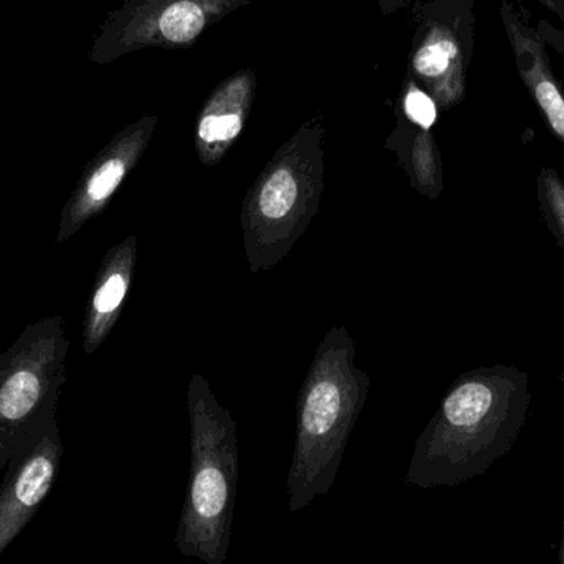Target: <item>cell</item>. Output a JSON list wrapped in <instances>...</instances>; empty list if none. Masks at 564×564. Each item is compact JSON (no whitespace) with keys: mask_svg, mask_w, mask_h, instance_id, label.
Returning a JSON list of instances; mask_svg holds the SVG:
<instances>
[{"mask_svg":"<svg viewBox=\"0 0 564 564\" xmlns=\"http://www.w3.org/2000/svg\"><path fill=\"white\" fill-rule=\"evenodd\" d=\"M258 0H124L102 22L89 59L109 65L144 48L182 50L228 13Z\"/></svg>","mask_w":564,"mask_h":564,"instance_id":"4","label":"cell"},{"mask_svg":"<svg viewBox=\"0 0 564 564\" xmlns=\"http://www.w3.org/2000/svg\"><path fill=\"white\" fill-rule=\"evenodd\" d=\"M257 91L253 68H243L225 79L208 99L200 121L198 139L205 144H225L240 135L245 115Z\"/></svg>","mask_w":564,"mask_h":564,"instance_id":"9","label":"cell"},{"mask_svg":"<svg viewBox=\"0 0 564 564\" xmlns=\"http://www.w3.org/2000/svg\"><path fill=\"white\" fill-rule=\"evenodd\" d=\"M540 36L546 46H552L553 50L564 56V29L555 25L546 19H540L539 25H536Z\"/></svg>","mask_w":564,"mask_h":564,"instance_id":"14","label":"cell"},{"mask_svg":"<svg viewBox=\"0 0 564 564\" xmlns=\"http://www.w3.org/2000/svg\"><path fill=\"white\" fill-rule=\"evenodd\" d=\"M543 9L556 17L560 25L564 29V0H536Z\"/></svg>","mask_w":564,"mask_h":564,"instance_id":"16","label":"cell"},{"mask_svg":"<svg viewBox=\"0 0 564 564\" xmlns=\"http://www.w3.org/2000/svg\"><path fill=\"white\" fill-rule=\"evenodd\" d=\"M154 119H142L118 135L95 161L89 162L78 185L63 205L59 214L56 243H65L82 230L83 225L95 217L111 200L128 174L129 165L138 158Z\"/></svg>","mask_w":564,"mask_h":564,"instance_id":"7","label":"cell"},{"mask_svg":"<svg viewBox=\"0 0 564 564\" xmlns=\"http://www.w3.org/2000/svg\"><path fill=\"white\" fill-rule=\"evenodd\" d=\"M65 447L56 414L33 427L13 449L0 482V556L39 513L58 479Z\"/></svg>","mask_w":564,"mask_h":564,"instance_id":"6","label":"cell"},{"mask_svg":"<svg viewBox=\"0 0 564 564\" xmlns=\"http://www.w3.org/2000/svg\"><path fill=\"white\" fill-rule=\"evenodd\" d=\"M532 404L530 377L510 365L470 371L417 441L406 482L454 487L482 476L512 451Z\"/></svg>","mask_w":564,"mask_h":564,"instance_id":"1","label":"cell"},{"mask_svg":"<svg viewBox=\"0 0 564 564\" xmlns=\"http://www.w3.org/2000/svg\"><path fill=\"white\" fill-rule=\"evenodd\" d=\"M297 197V187L289 172L281 171L267 182L261 192L260 207L264 217L281 218L291 210Z\"/></svg>","mask_w":564,"mask_h":564,"instance_id":"12","label":"cell"},{"mask_svg":"<svg viewBox=\"0 0 564 564\" xmlns=\"http://www.w3.org/2000/svg\"><path fill=\"white\" fill-rule=\"evenodd\" d=\"M500 20L506 29L517 72L550 132L564 148V88L556 76L545 42L522 0H502Z\"/></svg>","mask_w":564,"mask_h":564,"instance_id":"8","label":"cell"},{"mask_svg":"<svg viewBox=\"0 0 564 564\" xmlns=\"http://www.w3.org/2000/svg\"><path fill=\"white\" fill-rule=\"evenodd\" d=\"M404 112L411 121L416 122L423 129L433 128L437 118V105L434 99L414 82L413 76L408 75L404 83Z\"/></svg>","mask_w":564,"mask_h":564,"instance_id":"13","label":"cell"},{"mask_svg":"<svg viewBox=\"0 0 564 564\" xmlns=\"http://www.w3.org/2000/svg\"><path fill=\"white\" fill-rule=\"evenodd\" d=\"M69 340L62 315L26 325L0 355V476L17 444L56 414Z\"/></svg>","mask_w":564,"mask_h":564,"instance_id":"2","label":"cell"},{"mask_svg":"<svg viewBox=\"0 0 564 564\" xmlns=\"http://www.w3.org/2000/svg\"><path fill=\"white\" fill-rule=\"evenodd\" d=\"M476 43L474 0H426L417 9L408 75L443 109L464 101Z\"/></svg>","mask_w":564,"mask_h":564,"instance_id":"5","label":"cell"},{"mask_svg":"<svg viewBox=\"0 0 564 564\" xmlns=\"http://www.w3.org/2000/svg\"><path fill=\"white\" fill-rule=\"evenodd\" d=\"M562 564H564V517H563V539H562Z\"/></svg>","mask_w":564,"mask_h":564,"instance_id":"17","label":"cell"},{"mask_svg":"<svg viewBox=\"0 0 564 564\" xmlns=\"http://www.w3.org/2000/svg\"><path fill=\"white\" fill-rule=\"evenodd\" d=\"M129 257L131 251L128 247L116 248L102 264L86 308V354H93L105 340L116 314L124 302L129 289Z\"/></svg>","mask_w":564,"mask_h":564,"instance_id":"10","label":"cell"},{"mask_svg":"<svg viewBox=\"0 0 564 564\" xmlns=\"http://www.w3.org/2000/svg\"><path fill=\"white\" fill-rule=\"evenodd\" d=\"M238 463L234 436L224 426H198L187 496L175 546L204 564H225L231 542Z\"/></svg>","mask_w":564,"mask_h":564,"instance_id":"3","label":"cell"},{"mask_svg":"<svg viewBox=\"0 0 564 564\" xmlns=\"http://www.w3.org/2000/svg\"><path fill=\"white\" fill-rule=\"evenodd\" d=\"M413 0H377L378 9L381 10L383 15H391L398 10L406 9Z\"/></svg>","mask_w":564,"mask_h":564,"instance_id":"15","label":"cell"},{"mask_svg":"<svg viewBox=\"0 0 564 564\" xmlns=\"http://www.w3.org/2000/svg\"><path fill=\"white\" fill-rule=\"evenodd\" d=\"M536 198L550 234L564 250V181L558 171L552 167L540 169Z\"/></svg>","mask_w":564,"mask_h":564,"instance_id":"11","label":"cell"}]
</instances>
